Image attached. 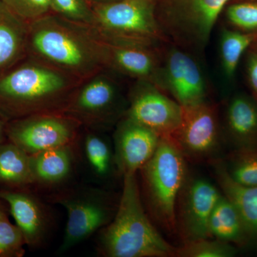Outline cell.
Instances as JSON below:
<instances>
[{
    "label": "cell",
    "instance_id": "cell-1",
    "mask_svg": "<svg viewBox=\"0 0 257 257\" xmlns=\"http://www.w3.org/2000/svg\"><path fill=\"white\" fill-rule=\"evenodd\" d=\"M27 55L80 81L106 69L104 43L92 27L53 13L28 23Z\"/></svg>",
    "mask_w": 257,
    "mask_h": 257
},
{
    "label": "cell",
    "instance_id": "cell-2",
    "mask_svg": "<svg viewBox=\"0 0 257 257\" xmlns=\"http://www.w3.org/2000/svg\"><path fill=\"white\" fill-rule=\"evenodd\" d=\"M81 82L27 55L0 74V116L8 122L30 115L64 113Z\"/></svg>",
    "mask_w": 257,
    "mask_h": 257
},
{
    "label": "cell",
    "instance_id": "cell-3",
    "mask_svg": "<svg viewBox=\"0 0 257 257\" xmlns=\"http://www.w3.org/2000/svg\"><path fill=\"white\" fill-rule=\"evenodd\" d=\"M99 241L108 257H168L177 248L152 224L142 202L137 174L124 176L122 193L112 220L103 228Z\"/></svg>",
    "mask_w": 257,
    "mask_h": 257
},
{
    "label": "cell",
    "instance_id": "cell-4",
    "mask_svg": "<svg viewBox=\"0 0 257 257\" xmlns=\"http://www.w3.org/2000/svg\"><path fill=\"white\" fill-rule=\"evenodd\" d=\"M92 5V28L106 43L161 49L170 43L160 30L154 6L135 0Z\"/></svg>",
    "mask_w": 257,
    "mask_h": 257
},
{
    "label": "cell",
    "instance_id": "cell-5",
    "mask_svg": "<svg viewBox=\"0 0 257 257\" xmlns=\"http://www.w3.org/2000/svg\"><path fill=\"white\" fill-rule=\"evenodd\" d=\"M140 170L152 214L164 228L177 231V198L188 173L185 157L172 139L162 138L153 156Z\"/></svg>",
    "mask_w": 257,
    "mask_h": 257
},
{
    "label": "cell",
    "instance_id": "cell-6",
    "mask_svg": "<svg viewBox=\"0 0 257 257\" xmlns=\"http://www.w3.org/2000/svg\"><path fill=\"white\" fill-rule=\"evenodd\" d=\"M229 0H167L154 10L162 33L172 45L192 55L204 54L211 32Z\"/></svg>",
    "mask_w": 257,
    "mask_h": 257
},
{
    "label": "cell",
    "instance_id": "cell-7",
    "mask_svg": "<svg viewBox=\"0 0 257 257\" xmlns=\"http://www.w3.org/2000/svg\"><path fill=\"white\" fill-rule=\"evenodd\" d=\"M116 74L104 69L79 83L64 114L82 126L101 131L124 117L128 101H125Z\"/></svg>",
    "mask_w": 257,
    "mask_h": 257
},
{
    "label": "cell",
    "instance_id": "cell-8",
    "mask_svg": "<svg viewBox=\"0 0 257 257\" xmlns=\"http://www.w3.org/2000/svg\"><path fill=\"white\" fill-rule=\"evenodd\" d=\"M82 124L60 112L37 114L7 122L8 140L33 155L74 143Z\"/></svg>",
    "mask_w": 257,
    "mask_h": 257
},
{
    "label": "cell",
    "instance_id": "cell-9",
    "mask_svg": "<svg viewBox=\"0 0 257 257\" xmlns=\"http://www.w3.org/2000/svg\"><path fill=\"white\" fill-rule=\"evenodd\" d=\"M170 138L185 158L218 159L223 133L217 106L207 100L182 106L180 124Z\"/></svg>",
    "mask_w": 257,
    "mask_h": 257
},
{
    "label": "cell",
    "instance_id": "cell-10",
    "mask_svg": "<svg viewBox=\"0 0 257 257\" xmlns=\"http://www.w3.org/2000/svg\"><path fill=\"white\" fill-rule=\"evenodd\" d=\"M220 192L204 177L187 173L176 206L177 231L184 242L211 238L209 219Z\"/></svg>",
    "mask_w": 257,
    "mask_h": 257
},
{
    "label": "cell",
    "instance_id": "cell-11",
    "mask_svg": "<svg viewBox=\"0 0 257 257\" xmlns=\"http://www.w3.org/2000/svg\"><path fill=\"white\" fill-rule=\"evenodd\" d=\"M137 82L128 94L124 116L150 128L161 138H170L180 124L182 106L150 83Z\"/></svg>",
    "mask_w": 257,
    "mask_h": 257
},
{
    "label": "cell",
    "instance_id": "cell-12",
    "mask_svg": "<svg viewBox=\"0 0 257 257\" xmlns=\"http://www.w3.org/2000/svg\"><path fill=\"white\" fill-rule=\"evenodd\" d=\"M166 92L181 106L207 100V85L194 55L169 43L162 51Z\"/></svg>",
    "mask_w": 257,
    "mask_h": 257
},
{
    "label": "cell",
    "instance_id": "cell-13",
    "mask_svg": "<svg viewBox=\"0 0 257 257\" xmlns=\"http://www.w3.org/2000/svg\"><path fill=\"white\" fill-rule=\"evenodd\" d=\"M60 203L67 212L62 251L69 249L105 227L114 216L106 198L96 192L62 197Z\"/></svg>",
    "mask_w": 257,
    "mask_h": 257
},
{
    "label": "cell",
    "instance_id": "cell-14",
    "mask_svg": "<svg viewBox=\"0 0 257 257\" xmlns=\"http://www.w3.org/2000/svg\"><path fill=\"white\" fill-rule=\"evenodd\" d=\"M104 43L105 68L116 75L150 83L166 92L161 49Z\"/></svg>",
    "mask_w": 257,
    "mask_h": 257
},
{
    "label": "cell",
    "instance_id": "cell-15",
    "mask_svg": "<svg viewBox=\"0 0 257 257\" xmlns=\"http://www.w3.org/2000/svg\"><path fill=\"white\" fill-rule=\"evenodd\" d=\"M161 138L157 134L124 116L114 135L115 165L123 176L137 174L153 156Z\"/></svg>",
    "mask_w": 257,
    "mask_h": 257
},
{
    "label": "cell",
    "instance_id": "cell-16",
    "mask_svg": "<svg viewBox=\"0 0 257 257\" xmlns=\"http://www.w3.org/2000/svg\"><path fill=\"white\" fill-rule=\"evenodd\" d=\"M0 198L6 203L26 245L40 246L45 239L48 221L38 199L27 189L0 190Z\"/></svg>",
    "mask_w": 257,
    "mask_h": 257
},
{
    "label": "cell",
    "instance_id": "cell-17",
    "mask_svg": "<svg viewBox=\"0 0 257 257\" xmlns=\"http://www.w3.org/2000/svg\"><path fill=\"white\" fill-rule=\"evenodd\" d=\"M221 130L236 149L257 148V101L245 94L233 96Z\"/></svg>",
    "mask_w": 257,
    "mask_h": 257
},
{
    "label": "cell",
    "instance_id": "cell-18",
    "mask_svg": "<svg viewBox=\"0 0 257 257\" xmlns=\"http://www.w3.org/2000/svg\"><path fill=\"white\" fill-rule=\"evenodd\" d=\"M210 162L221 191L237 209L249 240L257 241V186H243L233 180L224 161L215 159Z\"/></svg>",
    "mask_w": 257,
    "mask_h": 257
},
{
    "label": "cell",
    "instance_id": "cell-19",
    "mask_svg": "<svg viewBox=\"0 0 257 257\" xmlns=\"http://www.w3.org/2000/svg\"><path fill=\"white\" fill-rule=\"evenodd\" d=\"M28 23L0 0V74L27 56Z\"/></svg>",
    "mask_w": 257,
    "mask_h": 257
},
{
    "label": "cell",
    "instance_id": "cell-20",
    "mask_svg": "<svg viewBox=\"0 0 257 257\" xmlns=\"http://www.w3.org/2000/svg\"><path fill=\"white\" fill-rule=\"evenodd\" d=\"M35 184L30 155L7 140L0 145V190L27 189Z\"/></svg>",
    "mask_w": 257,
    "mask_h": 257
},
{
    "label": "cell",
    "instance_id": "cell-21",
    "mask_svg": "<svg viewBox=\"0 0 257 257\" xmlns=\"http://www.w3.org/2000/svg\"><path fill=\"white\" fill-rule=\"evenodd\" d=\"M35 184L53 185L69 177L73 165L71 145L51 149L30 155Z\"/></svg>",
    "mask_w": 257,
    "mask_h": 257
},
{
    "label": "cell",
    "instance_id": "cell-22",
    "mask_svg": "<svg viewBox=\"0 0 257 257\" xmlns=\"http://www.w3.org/2000/svg\"><path fill=\"white\" fill-rule=\"evenodd\" d=\"M211 237L229 243L242 245L247 242V231L234 204L221 194L211 212L209 222Z\"/></svg>",
    "mask_w": 257,
    "mask_h": 257
},
{
    "label": "cell",
    "instance_id": "cell-23",
    "mask_svg": "<svg viewBox=\"0 0 257 257\" xmlns=\"http://www.w3.org/2000/svg\"><path fill=\"white\" fill-rule=\"evenodd\" d=\"M256 40L257 32L223 29L220 40V57L223 70L227 78L234 77L243 53Z\"/></svg>",
    "mask_w": 257,
    "mask_h": 257
},
{
    "label": "cell",
    "instance_id": "cell-24",
    "mask_svg": "<svg viewBox=\"0 0 257 257\" xmlns=\"http://www.w3.org/2000/svg\"><path fill=\"white\" fill-rule=\"evenodd\" d=\"M224 162L235 182L248 187L257 186V148L236 149Z\"/></svg>",
    "mask_w": 257,
    "mask_h": 257
},
{
    "label": "cell",
    "instance_id": "cell-25",
    "mask_svg": "<svg viewBox=\"0 0 257 257\" xmlns=\"http://www.w3.org/2000/svg\"><path fill=\"white\" fill-rule=\"evenodd\" d=\"M207 238L184 242L177 248L176 256L180 257H231L235 256L236 248L231 243L214 238Z\"/></svg>",
    "mask_w": 257,
    "mask_h": 257
},
{
    "label": "cell",
    "instance_id": "cell-26",
    "mask_svg": "<svg viewBox=\"0 0 257 257\" xmlns=\"http://www.w3.org/2000/svg\"><path fill=\"white\" fill-rule=\"evenodd\" d=\"M84 150L88 162L96 175L100 177L108 175L112 158L110 149L105 140L96 133V130L88 128L84 140Z\"/></svg>",
    "mask_w": 257,
    "mask_h": 257
},
{
    "label": "cell",
    "instance_id": "cell-27",
    "mask_svg": "<svg viewBox=\"0 0 257 257\" xmlns=\"http://www.w3.org/2000/svg\"><path fill=\"white\" fill-rule=\"evenodd\" d=\"M52 12L62 18L83 25L92 26L94 15L88 0H50Z\"/></svg>",
    "mask_w": 257,
    "mask_h": 257
},
{
    "label": "cell",
    "instance_id": "cell-28",
    "mask_svg": "<svg viewBox=\"0 0 257 257\" xmlns=\"http://www.w3.org/2000/svg\"><path fill=\"white\" fill-rule=\"evenodd\" d=\"M226 17L235 30L257 32V2L243 1L230 5L226 10Z\"/></svg>",
    "mask_w": 257,
    "mask_h": 257
},
{
    "label": "cell",
    "instance_id": "cell-29",
    "mask_svg": "<svg viewBox=\"0 0 257 257\" xmlns=\"http://www.w3.org/2000/svg\"><path fill=\"white\" fill-rule=\"evenodd\" d=\"M26 245L23 235L9 219L0 221V257H21Z\"/></svg>",
    "mask_w": 257,
    "mask_h": 257
},
{
    "label": "cell",
    "instance_id": "cell-30",
    "mask_svg": "<svg viewBox=\"0 0 257 257\" xmlns=\"http://www.w3.org/2000/svg\"><path fill=\"white\" fill-rule=\"evenodd\" d=\"M14 14L28 23L52 13L50 0H3Z\"/></svg>",
    "mask_w": 257,
    "mask_h": 257
},
{
    "label": "cell",
    "instance_id": "cell-31",
    "mask_svg": "<svg viewBox=\"0 0 257 257\" xmlns=\"http://www.w3.org/2000/svg\"><path fill=\"white\" fill-rule=\"evenodd\" d=\"M246 74L248 84L257 101V50L253 48L248 50L246 57Z\"/></svg>",
    "mask_w": 257,
    "mask_h": 257
},
{
    "label": "cell",
    "instance_id": "cell-32",
    "mask_svg": "<svg viewBox=\"0 0 257 257\" xmlns=\"http://www.w3.org/2000/svg\"><path fill=\"white\" fill-rule=\"evenodd\" d=\"M7 122L0 116V145L8 140L6 135Z\"/></svg>",
    "mask_w": 257,
    "mask_h": 257
},
{
    "label": "cell",
    "instance_id": "cell-33",
    "mask_svg": "<svg viewBox=\"0 0 257 257\" xmlns=\"http://www.w3.org/2000/svg\"><path fill=\"white\" fill-rule=\"evenodd\" d=\"M6 205V203L0 198V221L8 218Z\"/></svg>",
    "mask_w": 257,
    "mask_h": 257
},
{
    "label": "cell",
    "instance_id": "cell-34",
    "mask_svg": "<svg viewBox=\"0 0 257 257\" xmlns=\"http://www.w3.org/2000/svg\"><path fill=\"white\" fill-rule=\"evenodd\" d=\"M91 4H97V3H111V2L119 1V0H88Z\"/></svg>",
    "mask_w": 257,
    "mask_h": 257
},
{
    "label": "cell",
    "instance_id": "cell-35",
    "mask_svg": "<svg viewBox=\"0 0 257 257\" xmlns=\"http://www.w3.org/2000/svg\"><path fill=\"white\" fill-rule=\"evenodd\" d=\"M135 1L140 2V3H146V4L153 5L154 0H135Z\"/></svg>",
    "mask_w": 257,
    "mask_h": 257
},
{
    "label": "cell",
    "instance_id": "cell-36",
    "mask_svg": "<svg viewBox=\"0 0 257 257\" xmlns=\"http://www.w3.org/2000/svg\"><path fill=\"white\" fill-rule=\"evenodd\" d=\"M252 46L254 47V49H256V50H257V40L256 42H254V44H253Z\"/></svg>",
    "mask_w": 257,
    "mask_h": 257
},
{
    "label": "cell",
    "instance_id": "cell-37",
    "mask_svg": "<svg viewBox=\"0 0 257 257\" xmlns=\"http://www.w3.org/2000/svg\"><path fill=\"white\" fill-rule=\"evenodd\" d=\"M246 1H253V2H257V0H246Z\"/></svg>",
    "mask_w": 257,
    "mask_h": 257
}]
</instances>
